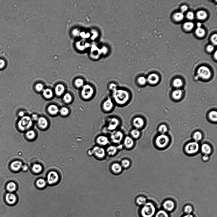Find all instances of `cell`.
<instances>
[{"label": "cell", "instance_id": "cell-1", "mask_svg": "<svg viewBox=\"0 0 217 217\" xmlns=\"http://www.w3.org/2000/svg\"><path fill=\"white\" fill-rule=\"evenodd\" d=\"M112 92L113 98L115 102L118 105H124L130 99L129 93L126 90L117 89Z\"/></svg>", "mask_w": 217, "mask_h": 217}, {"label": "cell", "instance_id": "cell-2", "mask_svg": "<svg viewBox=\"0 0 217 217\" xmlns=\"http://www.w3.org/2000/svg\"><path fill=\"white\" fill-rule=\"evenodd\" d=\"M156 213V208L154 203L151 202H147L141 207L139 214L140 217H153Z\"/></svg>", "mask_w": 217, "mask_h": 217}, {"label": "cell", "instance_id": "cell-3", "mask_svg": "<svg viewBox=\"0 0 217 217\" xmlns=\"http://www.w3.org/2000/svg\"><path fill=\"white\" fill-rule=\"evenodd\" d=\"M32 124V121L30 117L24 116L19 121L18 126L20 130L25 131L29 129Z\"/></svg>", "mask_w": 217, "mask_h": 217}, {"label": "cell", "instance_id": "cell-4", "mask_svg": "<svg viewBox=\"0 0 217 217\" xmlns=\"http://www.w3.org/2000/svg\"><path fill=\"white\" fill-rule=\"evenodd\" d=\"M92 155L96 158L102 159L104 158L106 155V150L104 148L99 146H94L91 150Z\"/></svg>", "mask_w": 217, "mask_h": 217}, {"label": "cell", "instance_id": "cell-5", "mask_svg": "<svg viewBox=\"0 0 217 217\" xmlns=\"http://www.w3.org/2000/svg\"><path fill=\"white\" fill-rule=\"evenodd\" d=\"M94 93V90L91 86L89 84L83 86L81 91V95L84 99L88 100L91 98Z\"/></svg>", "mask_w": 217, "mask_h": 217}, {"label": "cell", "instance_id": "cell-6", "mask_svg": "<svg viewBox=\"0 0 217 217\" xmlns=\"http://www.w3.org/2000/svg\"><path fill=\"white\" fill-rule=\"evenodd\" d=\"M169 141V139L168 137L166 135L162 134L157 137L155 143L158 147L163 148L168 145Z\"/></svg>", "mask_w": 217, "mask_h": 217}, {"label": "cell", "instance_id": "cell-7", "mask_svg": "<svg viewBox=\"0 0 217 217\" xmlns=\"http://www.w3.org/2000/svg\"><path fill=\"white\" fill-rule=\"evenodd\" d=\"M124 137L123 132L120 131H114L110 135V139L113 143L120 144Z\"/></svg>", "mask_w": 217, "mask_h": 217}, {"label": "cell", "instance_id": "cell-8", "mask_svg": "<svg viewBox=\"0 0 217 217\" xmlns=\"http://www.w3.org/2000/svg\"><path fill=\"white\" fill-rule=\"evenodd\" d=\"M199 148V145L198 142L193 141L188 144L185 147V150L187 153L192 154L197 152Z\"/></svg>", "mask_w": 217, "mask_h": 217}, {"label": "cell", "instance_id": "cell-9", "mask_svg": "<svg viewBox=\"0 0 217 217\" xmlns=\"http://www.w3.org/2000/svg\"><path fill=\"white\" fill-rule=\"evenodd\" d=\"M198 76L201 78L208 79L211 77V73L208 68L205 66L200 67L198 71Z\"/></svg>", "mask_w": 217, "mask_h": 217}, {"label": "cell", "instance_id": "cell-10", "mask_svg": "<svg viewBox=\"0 0 217 217\" xmlns=\"http://www.w3.org/2000/svg\"><path fill=\"white\" fill-rule=\"evenodd\" d=\"M59 179V176L58 173L55 171L50 172L47 177V182L50 185L56 184Z\"/></svg>", "mask_w": 217, "mask_h": 217}, {"label": "cell", "instance_id": "cell-11", "mask_svg": "<svg viewBox=\"0 0 217 217\" xmlns=\"http://www.w3.org/2000/svg\"><path fill=\"white\" fill-rule=\"evenodd\" d=\"M164 210L166 212H171L173 211L175 207L174 202L171 200H168L164 202L162 205Z\"/></svg>", "mask_w": 217, "mask_h": 217}, {"label": "cell", "instance_id": "cell-12", "mask_svg": "<svg viewBox=\"0 0 217 217\" xmlns=\"http://www.w3.org/2000/svg\"><path fill=\"white\" fill-rule=\"evenodd\" d=\"M119 121L117 118H113L110 119L107 125L108 130L114 131L116 130L119 124Z\"/></svg>", "mask_w": 217, "mask_h": 217}, {"label": "cell", "instance_id": "cell-13", "mask_svg": "<svg viewBox=\"0 0 217 217\" xmlns=\"http://www.w3.org/2000/svg\"><path fill=\"white\" fill-rule=\"evenodd\" d=\"M5 200L8 205H14L17 202V197L15 194L9 193L6 195Z\"/></svg>", "mask_w": 217, "mask_h": 217}, {"label": "cell", "instance_id": "cell-14", "mask_svg": "<svg viewBox=\"0 0 217 217\" xmlns=\"http://www.w3.org/2000/svg\"><path fill=\"white\" fill-rule=\"evenodd\" d=\"M96 142L98 146L103 147L109 144L110 141L108 137L105 135H100L97 138Z\"/></svg>", "mask_w": 217, "mask_h": 217}, {"label": "cell", "instance_id": "cell-15", "mask_svg": "<svg viewBox=\"0 0 217 217\" xmlns=\"http://www.w3.org/2000/svg\"><path fill=\"white\" fill-rule=\"evenodd\" d=\"M134 139L130 136H127L124 140V145L127 149H131L134 145Z\"/></svg>", "mask_w": 217, "mask_h": 217}, {"label": "cell", "instance_id": "cell-16", "mask_svg": "<svg viewBox=\"0 0 217 217\" xmlns=\"http://www.w3.org/2000/svg\"><path fill=\"white\" fill-rule=\"evenodd\" d=\"M123 168L120 164L118 162H115L111 166V170L113 173L119 174L121 173L123 170Z\"/></svg>", "mask_w": 217, "mask_h": 217}, {"label": "cell", "instance_id": "cell-17", "mask_svg": "<svg viewBox=\"0 0 217 217\" xmlns=\"http://www.w3.org/2000/svg\"><path fill=\"white\" fill-rule=\"evenodd\" d=\"M133 123L134 126L138 130L143 127L144 124V119L140 117L135 118L133 120Z\"/></svg>", "mask_w": 217, "mask_h": 217}, {"label": "cell", "instance_id": "cell-18", "mask_svg": "<svg viewBox=\"0 0 217 217\" xmlns=\"http://www.w3.org/2000/svg\"><path fill=\"white\" fill-rule=\"evenodd\" d=\"M118 149V147L113 145H110L107 148L106 154L110 157H113L117 153Z\"/></svg>", "mask_w": 217, "mask_h": 217}, {"label": "cell", "instance_id": "cell-19", "mask_svg": "<svg viewBox=\"0 0 217 217\" xmlns=\"http://www.w3.org/2000/svg\"><path fill=\"white\" fill-rule=\"evenodd\" d=\"M113 101L110 99H108L106 100L103 104V109L106 112H109L114 107Z\"/></svg>", "mask_w": 217, "mask_h": 217}, {"label": "cell", "instance_id": "cell-20", "mask_svg": "<svg viewBox=\"0 0 217 217\" xmlns=\"http://www.w3.org/2000/svg\"><path fill=\"white\" fill-rule=\"evenodd\" d=\"M147 81L151 84H155L158 82L159 78L157 74L153 73L150 74L147 79Z\"/></svg>", "mask_w": 217, "mask_h": 217}, {"label": "cell", "instance_id": "cell-21", "mask_svg": "<svg viewBox=\"0 0 217 217\" xmlns=\"http://www.w3.org/2000/svg\"><path fill=\"white\" fill-rule=\"evenodd\" d=\"M22 163L19 161H15L12 163L11 168L14 171H18L22 168L23 166Z\"/></svg>", "mask_w": 217, "mask_h": 217}, {"label": "cell", "instance_id": "cell-22", "mask_svg": "<svg viewBox=\"0 0 217 217\" xmlns=\"http://www.w3.org/2000/svg\"><path fill=\"white\" fill-rule=\"evenodd\" d=\"M146 198L143 196H139L135 199V203L138 206L141 207L147 202Z\"/></svg>", "mask_w": 217, "mask_h": 217}, {"label": "cell", "instance_id": "cell-23", "mask_svg": "<svg viewBox=\"0 0 217 217\" xmlns=\"http://www.w3.org/2000/svg\"><path fill=\"white\" fill-rule=\"evenodd\" d=\"M201 149L202 152L205 154L208 155L212 152V148L211 146L206 144H202Z\"/></svg>", "mask_w": 217, "mask_h": 217}, {"label": "cell", "instance_id": "cell-24", "mask_svg": "<svg viewBox=\"0 0 217 217\" xmlns=\"http://www.w3.org/2000/svg\"><path fill=\"white\" fill-rule=\"evenodd\" d=\"M38 120V125L40 127L45 128L48 125V122L45 118L41 117Z\"/></svg>", "mask_w": 217, "mask_h": 217}, {"label": "cell", "instance_id": "cell-25", "mask_svg": "<svg viewBox=\"0 0 217 217\" xmlns=\"http://www.w3.org/2000/svg\"><path fill=\"white\" fill-rule=\"evenodd\" d=\"M43 168L42 165L39 164H34L32 167V171L36 174H39L41 172Z\"/></svg>", "mask_w": 217, "mask_h": 217}, {"label": "cell", "instance_id": "cell-26", "mask_svg": "<svg viewBox=\"0 0 217 217\" xmlns=\"http://www.w3.org/2000/svg\"><path fill=\"white\" fill-rule=\"evenodd\" d=\"M55 93L58 96H61L64 93L65 90L64 86L62 84L58 85L55 88Z\"/></svg>", "mask_w": 217, "mask_h": 217}, {"label": "cell", "instance_id": "cell-27", "mask_svg": "<svg viewBox=\"0 0 217 217\" xmlns=\"http://www.w3.org/2000/svg\"><path fill=\"white\" fill-rule=\"evenodd\" d=\"M154 217H169L167 212L164 210H160L156 213Z\"/></svg>", "mask_w": 217, "mask_h": 217}, {"label": "cell", "instance_id": "cell-28", "mask_svg": "<svg viewBox=\"0 0 217 217\" xmlns=\"http://www.w3.org/2000/svg\"><path fill=\"white\" fill-rule=\"evenodd\" d=\"M131 134V137L133 139H138L140 136L141 133L139 130L135 128L132 130Z\"/></svg>", "mask_w": 217, "mask_h": 217}, {"label": "cell", "instance_id": "cell-29", "mask_svg": "<svg viewBox=\"0 0 217 217\" xmlns=\"http://www.w3.org/2000/svg\"><path fill=\"white\" fill-rule=\"evenodd\" d=\"M6 188L8 191L10 193H12L16 190V185L15 182H11L8 184Z\"/></svg>", "mask_w": 217, "mask_h": 217}, {"label": "cell", "instance_id": "cell-30", "mask_svg": "<svg viewBox=\"0 0 217 217\" xmlns=\"http://www.w3.org/2000/svg\"><path fill=\"white\" fill-rule=\"evenodd\" d=\"M47 181L43 178L39 179L36 182V186L39 188H43L45 187Z\"/></svg>", "mask_w": 217, "mask_h": 217}, {"label": "cell", "instance_id": "cell-31", "mask_svg": "<svg viewBox=\"0 0 217 217\" xmlns=\"http://www.w3.org/2000/svg\"><path fill=\"white\" fill-rule=\"evenodd\" d=\"M48 111L50 113L53 114H56L59 111L58 107L54 105H52L49 106L48 107Z\"/></svg>", "mask_w": 217, "mask_h": 217}, {"label": "cell", "instance_id": "cell-32", "mask_svg": "<svg viewBox=\"0 0 217 217\" xmlns=\"http://www.w3.org/2000/svg\"><path fill=\"white\" fill-rule=\"evenodd\" d=\"M123 168H127L131 165V162L130 160L126 159L122 160L120 164Z\"/></svg>", "mask_w": 217, "mask_h": 217}, {"label": "cell", "instance_id": "cell-33", "mask_svg": "<svg viewBox=\"0 0 217 217\" xmlns=\"http://www.w3.org/2000/svg\"><path fill=\"white\" fill-rule=\"evenodd\" d=\"M196 16L198 19L200 20H204L207 17L206 12L204 11H200L197 13Z\"/></svg>", "mask_w": 217, "mask_h": 217}, {"label": "cell", "instance_id": "cell-34", "mask_svg": "<svg viewBox=\"0 0 217 217\" xmlns=\"http://www.w3.org/2000/svg\"><path fill=\"white\" fill-rule=\"evenodd\" d=\"M173 17L176 21H180L184 19V15L182 12H179L175 13Z\"/></svg>", "mask_w": 217, "mask_h": 217}, {"label": "cell", "instance_id": "cell-35", "mask_svg": "<svg viewBox=\"0 0 217 217\" xmlns=\"http://www.w3.org/2000/svg\"><path fill=\"white\" fill-rule=\"evenodd\" d=\"M182 92L181 90H177L173 91L172 93V96L175 99L178 100L181 97Z\"/></svg>", "mask_w": 217, "mask_h": 217}, {"label": "cell", "instance_id": "cell-36", "mask_svg": "<svg viewBox=\"0 0 217 217\" xmlns=\"http://www.w3.org/2000/svg\"><path fill=\"white\" fill-rule=\"evenodd\" d=\"M43 94L44 96L47 98H51L53 96L52 91L49 89H46L44 90Z\"/></svg>", "mask_w": 217, "mask_h": 217}, {"label": "cell", "instance_id": "cell-37", "mask_svg": "<svg viewBox=\"0 0 217 217\" xmlns=\"http://www.w3.org/2000/svg\"><path fill=\"white\" fill-rule=\"evenodd\" d=\"M26 136L29 139L32 140L35 137L36 134L34 131L32 130H30L27 132L26 133Z\"/></svg>", "mask_w": 217, "mask_h": 217}, {"label": "cell", "instance_id": "cell-38", "mask_svg": "<svg viewBox=\"0 0 217 217\" xmlns=\"http://www.w3.org/2000/svg\"><path fill=\"white\" fill-rule=\"evenodd\" d=\"M205 30L201 28H198L195 30V33L199 37H202L205 34Z\"/></svg>", "mask_w": 217, "mask_h": 217}, {"label": "cell", "instance_id": "cell-39", "mask_svg": "<svg viewBox=\"0 0 217 217\" xmlns=\"http://www.w3.org/2000/svg\"><path fill=\"white\" fill-rule=\"evenodd\" d=\"M202 133L199 132H195L193 136L194 139L196 142H198L200 141L202 139Z\"/></svg>", "mask_w": 217, "mask_h": 217}, {"label": "cell", "instance_id": "cell-40", "mask_svg": "<svg viewBox=\"0 0 217 217\" xmlns=\"http://www.w3.org/2000/svg\"><path fill=\"white\" fill-rule=\"evenodd\" d=\"M193 211V207L190 205H186L184 209V212L186 214H191Z\"/></svg>", "mask_w": 217, "mask_h": 217}, {"label": "cell", "instance_id": "cell-41", "mask_svg": "<svg viewBox=\"0 0 217 217\" xmlns=\"http://www.w3.org/2000/svg\"><path fill=\"white\" fill-rule=\"evenodd\" d=\"M194 24L192 22H187L184 25V29L187 31L192 30L194 27Z\"/></svg>", "mask_w": 217, "mask_h": 217}, {"label": "cell", "instance_id": "cell-42", "mask_svg": "<svg viewBox=\"0 0 217 217\" xmlns=\"http://www.w3.org/2000/svg\"><path fill=\"white\" fill-rule=\"evenodd\" d=\"M209 117L212 120L215 121L217 120V113L216 111H212L209 113Z\"/></svg>", "mask_w": 217, "mask_h": 217}, {"label": "cell", "instance_id": "cell-43", "mask_svg": "<svg viewBox=\"0 0 217 217\" xmlns=\"http://www.w3.org/2000/svg\"><path fill=\"white\" fill-rule=\"evenodd\" d=\"M173 84L175 87H179L182 85V81L179 79H177L174 81Z\"/></svg>", "mask_w": 217, "mask_h": 217}, {"label": "cell", "instance_id": "cell-44", "mask_svg": "<svg viewBox=\"0 0 217 217\" xmlns=\"http://www.w3.org/2000/svg\"><path fill=\"white\" fill-rule=\"evenodd\" d=\"M75 83L77 87H80L83 86L84 81L82 79L79 78L76 80Z\"/></svg>", "mask_w": 217, "mask_h": 217}, {"label": "cell", "instance_id": "cell-45", "mask_svg": "<svg viewBox=\"0 0 217 217\" xmlns=\"http://www.w3.org/2000/svg\"><path fill=\"white\" fill-rule=\"evenodd\" d=\"M137 81L138 83L141 85H145L147 82V79L143 76L139 77Z\"/></svg>", "mask_w": 217, "mask_h": 217}, {"label": "cell", "instance_id": "cell-46", "mask_svg": "<svg viewBox=\"0 0 217 217\" xmlns=\"http://www.w3.org/2000/svg\"><path fill=\"white\" fill-rule=\"evenodd\" d=\"M64 99L66 103H69L72 100V97L69 93H66L64 97Z\"/></svg>", "mask_w": 217, "mask_h": 217}, {"label": "cell", "instance_id": "cell-47", "mask_svg": "<svg viewBox=\"0 0 217 217\" xmlns=\"http://www.w3.org/2000/svg\"><path fill=\"white\" fill-rule=\"evenodd\" d=\"M159 131L162 134H164L167 131L166 126L164 125H161L159 128Z\"/></svg>", "mask_w": 217, "mask_h": 217}, {"label": "cell", "instance_id": "cell-48", "mask_svg": "<svg viewBox=\"0 0 217 217\" xmlns=\"http://www.w3.org/2000/svg\"><path fill=\"white\" fill-rule=\"evenodd\" d=\"M59 112L61 114L63 115H66L68 114L69 111L67 108L63 107L61 108Z\"/></svg>", "mask_w": 217, "mask_h": 217}, {"label": "cell", "instance_id": "cell-49", "mask_svg": "<svg viewBox=\"0 0 217 217\" xmlns=\"http://www.w3.org/2000/svg\"><path fill=\"white\" fill-rule=\"evenodd\" d=\"M217 35L215 34L213 35L211 37L212 42L215 45H217Z\"/></svg>", "mask_w": 217, "mask_h": 217}, {"label": "cell", "instance_id": "cell-50", "mask_svg": "<svg viewBox=\"0 0 217 217\" xmlns=\"http://www.w3.org/2000/svg\"><path fill=\"white\" fill-rule=\"evenodd\" d=\"M110 89L112 92L117 89V86L116 84L114 83H112L110 84L109 86Z\"/></svg>", "mask_w": 217, "mask_h": 217}, {"label": "cell", "instance_id": "cell-51", "mask_svg": "<svg viewBox=\"0 0 217 217\" xmlns=\"http://www.w3.org/2000/svg\"><path fill=\"white\" fill-rule=\"evenodd\" d=\"M194 17V15L193 12H188L187 15V18L189 19H193Z\"/></svg>", "mask_w": 217, "mask_h": 217}, {"label": "cell", "instance_id": "cell-52", "mask_svg": "<svg viewBox=\"0 0 217 217\" xmlns=\"http://www.w3.org/2000/svg\"><path fill=\"white\" fill-rule=\"evenodd\" d=\"M36 89L38 91H41L43 89V86L41 83H38L36 86Z\"/></svg>", "mask_w": 217, "mask_h": 217}, {"label": "cell", "instance_id": "cell-53", "mask_svg": "<svg viewBox=\"0 0 217 217\" xmlns=\"http://www.w3.org/2000/svg\"><path fill=\"white\" fill-rule=\"evenodd\" d=\"M214 46L212 45H209L207 47V51L209 52H212L214 50Z\"/></svg>", "mask_w": 217, "mask_h": 217}, {"label": "cell", "instance_id": "cell-54", "mask_svg": "<svg viewBox=\"0 0 217 217\" xmlns=\"http://www.w3.org/2000/svg\"><path fill=\"white\" fill-rule=\"evenodd\" d=\"M5 62L2 59H0V69H2L5 67Z\"/></svg>", "mask_w": 217, "mask_h": 217}, {"label": "cell", "instance_id": "cell-55", "mask_svg": "<svg viewBox=\"0 0 217 217\" xmlns=\"http://www.w3.org/2000/svg\"><path fill=\"white\" fill-rule=\"evenodd\" d=\"M188 8L187 6L185 5L182 6L181 8V10L182 12H185L186 11L188 10Z\"/></svg>", "mask_w": 217, "mask_h": 217}, {"label": "cell", "instance_id": "cell-56", "mask_svg": "<svg viewBox=\"0 0 217 217\" xmlns=\"http://www.w3.org/2000/svg\"><path fill=\"white\" fill-rule=\"evenodd\" d=\"M202 160L204 161H207L209 159V157L208 155L205 154L202 157Z\"/></svg>", "mask_w": 217, "mask_h": 217}, {"label": "cell", "instance_id": "cell-57", "mask_svg": "<svg viewBox=\"0 0 217 217\" xmlns=\"http://www.w3.org/2000/svg\"><path fill=\"white\" fill-rule=\"evenodd\" d=\"M22 168L24 171H26L28 170L29 168L28 166L26 165H23Z\"/></svg>", "mask_w": 217, "mask_h": 217}, {"label": "cell", "instance_id": "cell-58", "mask_svg": "<svg viewBox=\"0 0 217 217\" xmlns=\"http://www.w3.org/2000/svg\"><path fill=\"white\" fill-rule=\"evenodd\" d=\"M32 119L34 120H38L39 118L37 115L36 114H33L32 117Z\"/></svg>", "mask_w": 217, "mask_h": 217}, {"label": "cell", "instance_id": "cell-59", "mask_svg": "<svg viewBox=\"0 0 217 217\" xmlns=\"http://www.w3.org/2000/svg\"><path fill=\"white\" fill-rule=\"evenodd\" d=\"M182 217H194V216L192 214H186L183 216Z\"/></svg>", "mask_w": 217, "mask_h": 217}, {"label": "cell", "instance_id": "cell-60", "mask_svg": "<svg viewBox=\"0 0 217 217\" xmlns=\"http://www.w3.org/2000/svg\"><path fill=\"white\" fill-rule=\"evenodd\" d=\"M24 113L23 111H21L19 113V115L20 117H23L24 116Z\"/></svg>", "mask_w": 217, "mask_h": 217}, {"label": "cell", "instance_id": "cell-61", "mask_svg": "<svg viewBox=\"0 0 217 217\" xmlns=\"http://www.w3.org/2000/svg\"><path fill=\"white\" fill-rule=\"evenodd\" d=\"M202 25V23H198L197 24V26L198 27V28H201V26Z\"/></svg>", "mask_w": 217, "mask_h": 217}, {"label": "cell", "instance_id": "cell-62", "mask_svg": "<svg viewBox=\"0 0 217 217\" xmlns=\"http://www.w3.org/2000/svg\"><path fill=\"white\" fill-rule=\"evenodd\" d=\"M214 56H215V59H217V52H216V51L215 52V54Z\"/></svg>", "mask_w": 217, "mask_h": 217}]
</instances>
